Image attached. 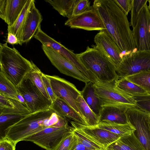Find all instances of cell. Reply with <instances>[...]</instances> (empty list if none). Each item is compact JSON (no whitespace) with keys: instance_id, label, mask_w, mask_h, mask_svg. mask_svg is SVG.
Returning <instances> with one entry per match:
<instances>
[{"instance_id":"6da1fadb","label":"cell","mask_w":150,"mask_h":150,"mask_svg":"<svg viewBox=\"0 0 150 150\" xmlns=\"http://www.w3.org/2000/svg\"><path fill=\"white\" fill-rule=\"evenodd\" d=\"M93 6L102 19L105 30L123 57L137 50L127 16L113 0H96Z\"/></svg>"},{"instance_id":"7a4b0ae2","label":"cell","mask_w":150,"mask_h":150,"mask_svg":"<svg viewBox=\"0 0 150 150\" xmlns=\"http://www.w3.org/2000/svg\"><path fill=\"white\" fill-rule=\"evenodd\" d=\"M68 120L58 114L50 107L31 113L5 131L4 136L16 144L46 128L62 127Z\"/></svg>"},{"instance_id":"3957f363","label":"cell","mask_w":150,"mask_h":150,"mask_svg":"<svg viewBox=\"0 0 150 150\" xmlns=\"http://www.w3.org/2000/svg\"><path fill=\"white\" fill-rule=\"evenodd\" d=\"M88 46L84 51L76 54L78 58L96 77L98 81L110 82L118 79L113 62L95 45Z\"/></svg>"},{"instance_id":"277c9868","label":"cell","mask_w":150,"mask_h":150,"mask_svg":"<svg viewBox=\"0 0 150 150\" xmlns=\"http://www.w3.org/2000/svg\"><path fill=\"white\" fill-rule=\"evenodd\" d=\"M33 63L15 48L8 47L7 42L0 43V69L16 87L32 70Z\"/></svg>"},{"instance_id":"5b68a950","label":"cell","mask_w":150,"mask_h":150,"mask_svg":"<svg viewBox=\"0 0 150 150\" xmlns=\"http://www.w3.org/2000/svg\"><path fill=\"white\" fill-rule=\"evenodd\" d=\"M116 80L108 83L97 81L93 83L95 93L101 101L102 107H136V102L132 95L119 88L116 84Z\"/></svg>"},{"instance_id":"8992f818","label":"cell","mask_w":150,"mask_h":150,"mask_svg":"<svg viewBox=\"0 0 150 150\" xmlns=\"http://www.w3.org/2000/svg\"><path fill=\"white\" fill-rule=\"evenodd\" d=\"M143 71L150 72V52L138 51L124 55L117 67L118 79Z\"/></svg>"},{"instance_id":"52a82bcc","label":"cell","mask_w":150,"mask_h":150,"mask_svg":"<svg viewBox=\"0 0 150 150\" xmlns=\"http://www.w3.org/2000/svg\"><path fill=\"white\" fill-rule=\"evenodd\" d=\"M73 128L69 125L62 127H50L44 129L24 139L46 150H54L63 137Z\"/></svg>"},{"instance_id":"ba28073f","label":"cell","mask_w":150,"mask_h":150,"mask_svg":"<svg viewBox=\"0 0 150 150\" xmlns=\"http://www.w3.org/2000/svg\"><path fill=\"white\" fill-rule=\"evenodd\" d=\"M27 75L17 86L26 106L31 113L49 109L50 105Z\"/></svg>"},{"instance_id":"9c48e42d","label":"cell","mask_w":150,"mask_h":150,"mask_svg":"<svg viewBox=\"0 0 150 150\" xmlns=\"http://www.w3.org/2000/svg\"><path fill=\"white\" fill-rule=\"evenodd\" d=\"M128 120L136 129L134 132L145 150H150L149 115L136 107L129 108L127 112Z\"/></svg>"},{"instance_id":"30bf717a","label":"cell","mask_w":150,"mask_h":150,"mask_svg":"<svg viewBox=\"0 0 150 150\" xmlns=\"http://www.w3.org/2000/svg\"><path fill=\"white\" fill-rule=\"evenodd\" d=\"M132 31L137 50L150 52V11L147 3Z\"/></svg>"},{"instance_id":"8fae6325","label":"cell","mask_w":150,"mask_h":150,"mask_svg":"<svg viewBox=\"0 0 150 150\" xmlns=\"http://www.w3.org/2000/svg\"><path fill=\"white\" fill-rule=\"evenodd\" d=\"M47 76L50 79L52 89L57 97L66 101L82 117L76 104L77 98L79 96H81V91L72 83L58 76L47 75Z\"/></svg>"},{"instance_id":"7c38bea8","label":"cell","mask_w":150,"mask_h":150,"mask_svg":"<svg viewBox=\"0 0 150 150\" xmlns=\"http://www.w3.org/2000/svg\"><path fill=\"white\" fill-rule=\"evenodd\" d=\"M34 37L42 45L52 48L62 55L86 76H88L90 74V71L79 60L76 54L48 35L42 30L40 26Z\"/></svg>"},{"instance_id":"4fadbf2b","label":"cell","mask_w":150,"mask_h":150,"mask_svg":"<svg viewBox=\"0 0 150 150\" xmlns=\"http://www.w3.org/2000/svg\"><path fill=\"white\" fill-rule=\"evenodd\" d=\"M42 48L52 64L60 73L86 83L91 82L71 62L52 48L43 45Z\"/></svg>"},{"instance_id":"5bb4252c","label":"cell","mask_w":150,"mask_h":150,"mask_svg":"<svg viewBox=\"0 0 150 150\" xmlns=\"http://www.w3.org/2000/svg\"><path fill=\"white\" fill-rule=\"evenodd\" d=\"M64 25L72 28L88 31L105 30L102 19L94 8L83 14L71 16L66 21Z\"/></svg>"},{"instance_id":"9a60e30c","label":"cell","mask_w":150,"mask_h":150,"mask_svg":"<svg viewBox=\"0 0 150 150\" xmlns=\"http://www.w3.org/2000/svg\"><path fill=\"white\" fill-rule=\"evenodd\" d=\"M72 127L82 132L91 140L105 149L110 144L121 137L119 135L98 127L87 126L70 121Z\"/></svg>"},{"instance_id":"2e32d148","label":"cell","mask_w":150,"mask_h":150,"mask_svg":"<svg viewBox=\"0 0 150 150\" xmlns=\"http://www.w3.org/2000/svg\"><path fill=\"white\" fill-rule=\"evenodd\" d=\"M14 103L13 108H0V131L2 137L4 136L7 128L31 113L19 100L14 99Z\"/></svg>"},{"instance_id":"e0dca14e","label":"cell","mask_w":150,"mask_h":150,"mask_svg":"<svg viewBox=\"0 0 150 150\" xmlns=\"http://www.w3.org/2000/svg\"><path fill=\"white\" fill-rule=\"evenodd\" d=\"M94 40L95 45L113 62L117 68L123 55L110 36L105 30H101L95 36Z\"/></svg>"},{"instance_id":"ac0fdd59","label":"cell","mask_w":150,"mask_h":150,"mask_svg":"<svg viewBox=\"0 0 150 150\" xmlns=\"http://www.w3.org/2000/svg\"><path fill=\"white\" fill-rule=\"evenodd\" d=\"M28 0H0V18L11 26L20 15Z\"/></svg>"},{"instance_id":"d6986e66","label":"cell","mask_w":150,"mask_h":150,"mask_svg":"<svg viewBox=\"0 0 150 150\" xmlns=\"http://www.w3.org/2000/svg\"><path fill=\"white\" fill-rule=\"evenodd\" d=\"M33 0L23 28L22 45L29 41L34 36L42 20V16Z\"/></svg>"},{"instance_id":"ffe728a7","label":"cell","mask_w":150,"mask_h":150,"mask_svg":"<svg viewBox=\"0 0 150 150\" xmlns=\"http://www.w3.org/2000/svg\"><path fill=\"white\" fill-rule=\"evenodd\" d=\"M128 107H103L99 116V122L125 124L128 122L127 112Z\"/></svg>"},{"instance_id":"44dd1931","label":"cell","mask_w":150,"mask_h":150,"mask_svg":"<svg viewBox=\"0 0 150 150\" xmlns=\"http://www.w3.org/2000/svg\"><path fill=\"white\" fill-rule=\"evenodd\" d=\"M50 108L67 120L86 125L85 121L79 113L63 99L57 98L52 103Z\"/></svg>"},{"instance_id":"7402d4cb","label":"cell","mask_w":150,"mask_h":150,"mask_svg":"<svg viewBox=\"0 0 150 150\" xmlns=\"http://www.w3.org/2000/svg\"><path fill=\"white\" fill-rule=\"evenodd\" d=\"M105 150H145L134 133L121 137L109 145Z\"/></svg>"},{"instance_id":"603a6c76","label":"cell","mask_w":150,"mask_h":150,"mask_svg":"<svg viewBox=\"0 0 150 150\" xmlns=\"http://www.w3.org/2000/svg\"><path fill=\"white\" fill-rule=\"evenodd\" d=\"M91 82L86 83L81 91V96L92 110L99 117L103 107L101 101L96 95Z\"/></svg>"},{"instance_id":"cb8c5ba5","label":"cell","mask_w":150,"mask_h":150,"mask_svg":"<svg viewBox=\"0 0 150 150\" xmlns=\"http://www.w3.org/2000/svg\"><path fill=\"white\" fill-rule=\"evenodd\" d=\"M76 104L86 125L97 126L99 122V117L92 110L81 95L77 98Z\"/></svg>"},{"instance_id":"d4e9b609","label":"cell","mask_w":150,"mask_h":150,"mask_svg":"<svg viewBox=\"0 0 150 150\" xmlns=\"http://www.w3.org/2000/svg\"><path fill=\"white\" fill-rule=\"evenodd\" d=\"M97 126L122 137L132 134L136 129L129 121L125 124L117 123L112 122L99 123Z\"/></svg>"},{"instance_id":"484cf974","label":"cell","mask_w":150,"mask_h":150,"mask_svg":"<svg viewBox=\"0 0 150 150\" xmlns=\"http://www.w3.org/2000/svg\"><path fill=\"white\" fill-rule=\"evenodd\" d=\"M33 0H28L20 15L15 23L11 26H8V32L14 34L19 41V45H22V35L28 13Z\"/></svg>"},{"instance_id":"4316f807","label":"cell","mask_w":150,"mask_h":150,"mask_svg":"<svg viewBox=\"0 0 150 150\" xmlns=\"http://www.w3.org/2000/svg\"><path fill=\"white\" fill-rule=\"evenodd\" d=\"M77 0H45L62 16L69 18L72 15Z\"/></svg>"},{"instance_id":"83f0119b","label":"cell","mask_w":150,"mask_h":150,"mask_svg":"<svg viewBox=\"0 0 150 150\" xmlns=\"http://www.w3.org/2000/svg\"><path fill=\"white\" fill-rule=\"evenodd\" d=\"M33 68L27 75L35 85L51 106L52 102L47 91L42 78L43 73L33 62Z\"/></svg>"},{"instance_id":"f1b7e54d","label":"cell","mask_w":150,"mask_h":150,"mask_svg":"<svg viewBox=\"0 0 150 150\" xmlns=\"http://www.w3.org/2000/svg\"><path fill=\"white\" fill-rule=\"evenodd\" d=\"M0 93L11 98L19 100L18 98L19 94L17 87L1 69L0 70Z\"/></svg>"},{"instance_id":"f546056e","label":"cell","mask_w":150,"mask_h":150,"mask_svg":"<svg viewBox=\"0 0 150 150\" xmlns=\"http://www.w3.org/2000/svg\"><path fill=\"white\" fill-rule=\"evenodd\" d=\"M115 83L119 88L132 95L144 94L148 93L141 87L130 82L125 77L118 79L116 80Z\"/></svg>"},{"instance_id":"4dcf8cb0","label":"cell","mask_w":150,"mask_h":150,"mask_svg":"<svg viewBox=\"0 0 150 150\" xmlns=\"http://www.w3.org/2000/svg\"><path fill=\"white\" fill-rule=\"evenodd\" d=\"M125 78L150 93V72H142Z\"/></svg>"},{"instance_id":"1f68e13d","label":"cell","mask_w":150,"mask_h":150,"mask_svg":"<svg viewBox=\"0 0 150 150\" xmlns=\"http://www.w3.org/2000/svg\"><path fill=\"white\" fill-rule=\"evenodd\" d=\"M73 131L67 134L54 150L74 149L77 143V139Z\"/></svg>"},{"instance_id":"d6a6232c","label":"cell","mask_w":150,"mask_h":150,"mask_svg":"<svg viewBox=\"0 0 150 150\" xmlns=\"http://www.w3.org/2000/svg\"><path fill=\"white\" fill-rule=\"evenodd\" d=\"M132 96L136 102V108L150 115V93Z\"/></svg>"},{"instance_id":"836d02e7","label":"cell","mask_w":150,"mask_h":150,"mask_svg":"<svg viewBox=\"0 0 150 150\" xmlns=\"http://www.w3.org/2000/svg\"><path fill=\"white\" fill-rule=\"evenodd\" d=\"M73 131L78 141L88 148L93 150H105L103 148L91 140L78 129L73 128Z\"/></svg>"},{"instance_id":"e575fe53","label":"cell","mask_w":150,"mask_h":150,"mask_svg":"<svg viewBox=\"0 0 150 150\" xmlns=\"http://www.w3.org/2000/svg\"><path fill=\"white\" fill-rule=\"evenodd\" d=\"M148 0H133L131 10L130 25L133 28L135 26L140 12L147 3Z\"/></svg>"},{"instance_id":"d590c367","label":"cell","mask_w":150,"mask_h":150,"mask_svg":"<svg viewBox=\"0 0 150 150\" xmlns=\"http://www.w3.org/2000/svg\"><path fill=\"white\" fill-rule=\"evenodd\" d=\"M93 9L90 6V2L87 0H77L74 6L71 16L79 15Z\"/></svg>"},{"instance_id":"8d00e7d4","label":"cell","mask_w":150,"mask_h":150,"mask_svg":"<svg viewBox=\"0 0 150 150\" xmlns=\"http://www.w3.org/2000/svg\"><path fill=\"white\" fill-rule=\"evenodd\" d=\"M133 0H113L122 11L127 16L131 10Z\"/></svg>"},{"instance_id":"74e56055","label":"cell","mask_w":150,"mask_h":150,"mask_svg":"<svg viewBox=\"0 0 150 150\" xmlns=\"http://www.w3.org/2000/svg\"><path fill=\"white\" fill-rule=\"evenodd\" d=\"M17 144L5 137L0 138V150H15Z\"/></svg>"},{"instance_id":"f35d334b","label":"cell","mask_w":150,"mask_h":150,"mask_svg":"<svg viewBox=\"0 0 150 150\" xmlns=\"http://www.w3.org/2000/svg\"><path fill=\"white\" fill-rule=\"evenodd\" d=\"M42 78L47 91L52 103L56 99L57 97L54 94L52 89L50 79L47 76V75L43 73L42 75Z\"/></svg>"},{"instance_id":"ab89813d","label":"cell","mask_w":150,"mask_h":150,"mask_svg":"<svg viewBox=\"0 0 150 150\" xmlns=\"http://www.w3.org/2000/svg\"><path fill=\"white\" fill-rule=\"evenodd\" d=\"M14 106V99L0 93V108H12Z\"/></svg>"},{"instance_id":"60d3db41","label":"cell","mask_w":150,"mask_h":150,"mask_svg":"<svg viewBox=\"0 0 150 150\" xmlns=\"http://www.w3.org/2000/svg\"><path fill=\"white\" fill-rule=\"evenodd\" d=\"M12 45L19 44V41L17 37L13 33L8 32L6 42Z\"/></svg>"},{"instance_id":"b9f144b4","label":"cell","mask_w":150,"mask_h":150,"mask_svg":"<svg viewBox=\"0 0 150 150\" xmlns=\"http://www.w3.org/2000/svg\"><path fill=\"white\" fill-rule=\"evenodd\" d=\"M73 150H93L86 147L77 140V142Z\"/></svg>"},{"instance_id":"7bdbcfd3","label":"cell","mask_w":150,"mask_h":150,"mask_svg":"<svg viewBox=\"0 0 150 150\" xmlns=\"http://www.w3.org/2000/svg\"><path fill=\"white\" fill-rule=\"evenodd\" d=\"M148 2L149 3V5H148V9L150 11V0H148Z\"/></svg>"},{"instance_id":"ee69618b","label":"cell","mask_w":150,"mask_h":150,"mask_svg":"<svg viewBox=\"0 0 150 150\" xmlns=\"http://www.w3.org/2000/svg\"><path fill=\"white\" fill-rule=\"evenodd\" d=\"M149 120H150V116L149 115Z\"/></svg>"},{"instance_id":"f6af8a7d","label":"cell","mask_w":150,"mask_h":150,"mask_svg":"<svg viewBox=\"0 0 150 150\" xmlns=\"http://www.w3.org/2000/svg\"><path fill=\"white\" fill-rule=\"evenodd\" d=\"M149 115L150 116V115Z\"/></svg>"}]
</instances>
